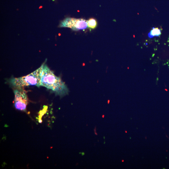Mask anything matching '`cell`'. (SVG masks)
<instances>
[{"instance_id": "obj_1", "label": "cell", "mask_w": 169, "mask_h": 169, "mask_svg": "<svg viewBox=\"0 0 169 169\" xmlns=\"http://www.w3.org/2000/svg\"><path fill=\"white\" fill-rule=\"evenodd\" d=\"M41 86L51 90L57 95L64 96L67 94L69 90L61 79L57 77L46 65H44Z\"/></svg>"}, {"instance_id": "obj_2", "label": "cell", "mask_w": 169, "mask_h": 169, "mask_svg": "<svg viewBox=\"0 0 169 169\" xmlns=\"http://www.w3.org/2000/svg\"><path fill=\"white\" fill-rule=\"evenodd\" d=\"M44 64L39 68L30 74L25 77L12 78L10 82L13 86L21 88L30 86H35L38 87L41 86V81Z\"/></svg>"}, {"instance_id": "obj_3", "label": "cell", "mask_w": 169, "mask_h": 169, "mask_svg": "<svg viewBox=\"0 0 169 169\" xmlns=\"http://www.w3.org/2000/svg\"><path fill=\"white\" fill-rule=\"evenodd\" d=\"M61 27H67L74 31L83 30L88 27V20L82 19L67 18L62 21L59 25Z\"/></svg>"}, {"instance_id": "obj_4", "label": "cell", "mask_w": 169, "mask_h": 169, "mask_svg": "<svg viewBox=\"0 0 169 169\" xmlns=\"http://www.w3.org/2000/svg\"><path fill=\"white\" fill-rule=\"evenodd\" d=\"M15 100L14 105L17 110L26 111L28 103V99L26 91L23 90L16 89L14 90Z\"/></svg>"}, {"instance_id": "obj_5", "label": "cell", "mask_w": 169, "mask_h": 169, "mask_svg": "<svg viewBox=\"0 0 169 169\" xmlns=\"http://www.w3.org/2000/svg\"><path fill=\"white\" fill-rule=\"evenodd\" d=\"M161 34V30L157 28H152V30L148 34V36L149 38H153L155 36H160Z\"/></svg>"}, {"instance_id": "obj_6", "label": "cell", "mask_w": 169, "mask_h": 169, "mask_svg": "<svg viewBox=\"0 0 169 169\" xmlns=\"http://www.w3.org/2000/svg\"><path fill=\"white\" fill-rule=\"evenodd\" d=\"M97 25L96 20L94 18H91L88 20V27L91 29H95Z\"/></svg>"}, {"instance_id": "obj_7", "label": "cell", "mask_w": 169, "mask_h": 169, "mask_svg": "<svg viewBox=\"0 0 169 169\" xmlns=\"http://www.w3.org/2000/svg\"><path fill=\"white\" fill-rule=\"evenodd\" d=\"M125 133H127V131H125Z\"/></svg>"}, {"instance_id": "obj_8", "label": "cell", "mask_w": 169, "mask_h": 169, "mask_svg": "<svg viewBox=\"0 0 169 169\" xmlns=\"http://www.w3.org/2000/svg\"><path fill=\"white\" fill-rule=\"evenodd\" d=\"M124 160H122V162H124Z\"/></svg>"}, {"instance_id": "obj_9", "label": "cell", "mask_w": 169, "mask_h": 169, "mask_svg": "<svg viewBox=\"0 0 169 169\" xmlns=\"http://www.w3.org/2000/svg\"><path fill=\"white\" fill-rule=\"evenodd\" d=\"M145 139H147V137H145Z\"/></svg>"}]
</instances>
